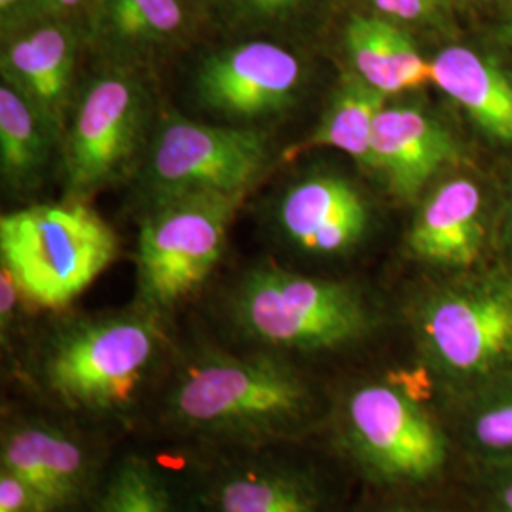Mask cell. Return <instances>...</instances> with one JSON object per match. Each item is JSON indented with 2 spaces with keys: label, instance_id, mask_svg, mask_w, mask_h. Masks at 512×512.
<instances>
[{
  "label": "cell",
  "instance_id": "cell-30",
  "mask_svg": "<svg viewBox=\"0 0 512 512\" xmlns=\"http://www.w3.org/2000/svg\"><path fill=\"white\" fill-rule=\"evenodd\" d=\"M23 4H25V0H0V19H2L4 33H6V29L8 31L14 29Z\"/></svg>",
  "mask_w": 512,
  "mask_h": 512
},
{
  "label": "cell",
  "instance_id": "cell-26",
  "mask_svg": "<svg viewBox=\"0 0 512 512\" xmlns=\"http://www.w3.org/2000/svg\"><path fill=\"white\" fill-rule=\"evenodd\" d=\"M376 8L378 16L391 19L395 23H414V25H429L440 27L444 19L437 16L423 0H370Z\"/></svg>",
  "mask_w": 512,
  "mask_h": 512
},
{
  "label": "cell",
  "instance_id": "cell-1",
  "mask_svg": "<svg viewBox=\"0 0 512 512\" xmlns=\"http://www.w3.org/2000/svg\"><path fill=\"white\" fill-rule=\"evenodd\" d=\"M317 401L289 363L270 355H211L192 363L167 397L179 429L228 440L293 437L310 427Z\"/></svg>",
  "mask_w": 512,
  "mask_h": 512
},
{
  "label": "cell",
  "instance_id": "cell-24",
  "mask_svg": "<svg viewBox=\"0 0 512 512\" xmlns=\"http://www.w3.org/2000/svg\"><path fill=\"white\" fill-rule=\"evenodd\" d=\"M476 469L480 512H512V459Z\"/></svg>",
  "mask_w": 512,
  "mask_h": 512
},
{
  "label": "cell",
  "instance_id": "cell-32",
  "mask_svg": "<svg viewBox=\"0 0 512 512\" xmlns=\"http://www.w3.org/2000/svg\"><path fill=\"white\" fill-rule=\"evenodd\" d=\"M499 38H501V42L512 52V8L509 18L505 19V23H503V27H501Z\"/></svg>",
  "mask_w": 512,
  "mask_h": 512
},
{
  "label": "cell",
  "instance_id": "cell-25",
  "mask_svg": "<svg viewBox=\"0 0 512 512\" xmlns=\"http://www.w3.org/2000/svg\"><path fill=\"white\" fill-rule=\"evenodd\" d=\"M0 512L52 511L29 482L0 467Z\"/></svg>",
  "mask_w": 512,
  "mask_h": 512
},
{
  "label": "cell",
  "instance_id": "cell-10",
  "mask_svg": "<svg viewBox=\"0 0 512 512\" xmlns=\"http://www.w3.org/2000/svg\"><path fill=\"white\" fill-rule=\"evenodd\" d=\"M304 69L287 48L255 40L207 57L194 90L205 109L251 122L289 109L302 88Z\"/></svg>",
  "mask_w": 512,
  "mask_h": 512
},
{
  "label": "cell",
  "instance_id": "cell-2",
  "mask_svg": "<svg viewBox=\"0 0 512 512\" xmlns=\"http://www.w3.org/2000/svg\"><path fill=\"white\" fill-rule=\"evenodd\" d=\"M410 323L448 404L512 368V270L456 274L420 294Z\"/></svg>",
  "mask_w": 512,
  "mask_h": 512
},
{
  "label": "cell",
  "instance_id": "cell-15",
  "mask_svg": "<svg viewBox=\"0 0 512 512\" xmlns=\"http://www.w3.org/2000/svg\"><path fill=\"white\" fill-rule=\"evenodd\" d=\"M0 467L29 482L52 512L78 501L92 476L84 446L44 421H19L4 431Z\"/></svg>",
  "mask_w": 512,
  "mask_h": 512
},
{
  "label": "cell",
  "instance_id": "cell-20",
  "mask_svg": "<svg viewBox=\"0 0 512 512\" xmlns=\"http://www.w3.org/2000/svg\"><path fill=\"white\" fill-rule=\"evenodd\" d=\"M452 435L475 467L512 459V368L450 403Z\"/></svg>",
  "mask_w": 512,
  "mask_h": 512
},
{
  "label": "cell",
  "instance_id": "cell-14",
  "mask_svg": "<svg viewBox=\"0 0 512 512\" xmlns=\"http://www.w3.org/2000/svg\"><path fill=\"white\" fill-rule=\"evenodd\" d=\"M277 222L294 247L311 255H342L365 238L370 211L348 179L317 173L287 188Z\"/></svg>",
  "mask_w": 512,
  "mask_h": 512
},
{
  "label": "cell",
  "instance_id": "cell-33",
  "mask_svg": "<svg viewBox=\"0 0 512 512\" xmlns=\"http://www.w3.org/2000/svg\"><path fill=\"white\" fill-rule=\"evenodd\" d=\"M437 16L444 19V12H446V8H448V0H423Z\"/></svg>",
  "mask_w": 512,
  "mask_h": 512
},
{
  "label": "cell",
  "instance_id": "cell-18",
  "mask_svg": "<svg viewBox=\"0 0 512 512\" xmlns=\"http://www.w3.org/2000/svg\"><path fill=\"white\" fill-rule=\"evenodd\" d=\"M211 512H325L317 478L296 465L255 461L228 469L209 494Z\"/></svg>",
  "mask_w": 512,
  "mask_h": 512
},
{
  "label": "cell",
  "instance_id": "cell-13",
  "mask_svg": "<svg viewBox=\"0 0 512 512\" xmlns=\"http://www.w3.org/2000/svg\"><path fill=\"white\" fill-rule=\"evenodd\" d=\"M78 37L65 19L35 23L2 50V82L16 88L44 118L57 141L67 133Z\"/></svg>",
  "mask_w": 512,
  "mask_h": 512
},
{
  "label": "cell",
  "instance_id": "cell-29",
  "mask_svg": "<svg viewBox=\"0 0 512 512\" xmlns=\"http://www.w3.org/2000/svg\"><path fill=\"white\" fill-rule=\"evenodd\" d=\"M501 243L512 256V183L507 190L505 198V209H503V224H501Z\"/></svg>",
  "mask_w": 512,
  "mask_h": 512
},
{
  "label": "cell",
  "instance_id": "cell-4",
  "mask_svg": "<svg viewBox=\"0 0 512 512\" xmlns=\"http://www.w3.org/2000/svg\"><path fill=\"white\" fill-rule=\"evenodd\" d=\"M116 255L114 230L84 202L35 205L0 219V260L21 296L40 308L71 304Z\"/></svg>",
  "mask_w": 512,
  "mask_h": 512
},
{
  "label": "cell",
  "instance_id": "cell-16",
  "mask_svg": "<svg viewBox=\"0 0 512 512\" xmlns=\"http://www.w3.org/2000/svg\"><path fill=\"white\" fill-rule=\"evenodd\" d=\"M431 84L452 99L490 143L512 148V71L497 57L450 44L431 61Z\"/></svg>",
  "mask_w": 512,
  "mask_h": 512
},
{
  "label": "cell",
  "instance_id": "cell-23",
  "mask_svg": "<svg viewBox=\"0 0 512 512\" xmlns=\"http://www.w3.org/2000/svg\"><path fill=\"white\" fill-rule=\"evenodd\" d=\"M93 512H177L164 478L139 456L122 459Z\"/></svg>",
  "mask_w": 512,
  "mask_h": 512
},
{
  "label": "cell",
  "instance_id": "cell-8",
  "mask_svg": "<svg viewBox=\"0 0 512 512\" xmlns=\"http://www.w3.org/2000/svg\"><path fill=\"white\" fill-rule=\"evenodd\" d=\"M147 92L124 71L101 74L76 103L65 133V196L84 202L129 171L147 128Z\"/></svg>",
  "mask_w": 512,
  "mask_h": 512
},
{
  "label": "cell",
  "instance_id": "cell-6",
  "mask_svg": "<svg viewBox=\"0 0 512 512\" xmlns=\"http://www.w3.org/2000/svg\"><path fill=\"white\" fill-rule=\"evenodd\" d=\"M150 313L80 321L61 330L44 357L48 391L73 410L118 414L133 403L158 349Z\"/></svg>",
  "mask_w": 512,
  "mask_h": 512
},
{
  "label": "cell",
  "instance_id": "cell-31",
  "mask_svg": "<svg viewBox=\"0 0 512 512\" xmlns=\"http://www.w3.org/2000/svg\"><path fill=\"white\" fill-rule=\"evenodd\" d=\"M366 512H437L433 507H427L418 501H393V503H385L380 507H374Z\"/></svg>",
  "mask_w": 512,
  "mask_h": 512
},
{
  "label": "cell",
  "instance_id": "cell-34",
  "mask_svg": "<svg viewBox=\"0 0 512 512\" xmlns=\"http://www.w3.org/2000/svg\"><path fill=\"white\" fill-rule=\"evenodd\" d=\"M478 2H486V4H509L512 8V0H478Z\"/></svg>",
  "mask_w": 512,
  "mask_h": 512
},
{
  "label": "cell",
  "instance_id": "cell-22",
  "mask_svg": "<svg viewBox=\"0 0 512 512\" xmlns=\"http://www.w3.org/2000/svg\"><path fill=\"white\" fill-rule=\"evenodd\" d=\"M57 137L35 107L8 82L0 86V171L10 188L38 183Z\"/></svg>",
  "mask_w": 512,
  "mask_h": 512
},
{
  "label": "cell",
  "instance_id": "cell-17",
  "mask_svg": "<svg viewBox=\"0 0 512 512\" xmlns=\"http://www.w3.org/2000/svg\"><path fill=\"white\" fill-rule=\"evenodd\" d=\"M344 48L353 74L385 97L431 82V61L399 23L384 16L353 14L344 31Z\"/></svg>",
  "mask_w": 512,
  "mask_h": 512
},
{
  "label": "cell",
  "instance_id": "cell-35",
  "mask_svg": "<svg viewBox=\"0 0 512 512\" xmlns=\"http://www.w3.org/2000/svg\"><path fill=\"white\" fill-rule=\"evenodd\" d=\"M202 2H205V0H202Z\"/></svg>",
  "mask_w": 512,
  "mask_h": 512
},
{
  "label": "cell",
  "instance_id": "cell-5",
  "mask_svg": "<svg viewBox=\"0 0 512 512\" xmlns=\"http://www.w3.org/2000/svg\"><path fill=\"white\" fill-rule=\"evenodd\" d=\"M232 311L241 330L272 348L330 351L366 338L376 315L357 287L256 268L239 281Z\"/></svg>",
  "mask_w": 512,
  "mask_h": 512
},
{
  "label": "cell",
  "instance_id": "cell-12",
  "mask_svg": "<svg viewBox=\"0 0 512 512\" xmlns=\"http://www.w3.org/2000/svg\"><path fill=\"white\" fill-rule=\"evenodd\" d=\"M488 241L482 186L452 177L425 194L410 226L406 247L418 262L448 274L475 270Z\"/></svg>",
  "mask_w": 512,
  "mask_h": 512
},
{
  "label": "cell",
  "instance_id": "cell-3",
  "mask_svg": "<svg viewBox=\"0 0 512 512\" xmlns=\"http://www.w3.org/2000/svg\"><path fill=\"white\" fill-rule=\"evenodd\" d=\"M336 442L368 482L420 490L446 473L452 429L404 380L353 385L336 406Z\"/></svg>",
  "mask_w": 512,
  "mask_h": 512
},
{
  "label": "cell",
  "instance_id": "cell-9",
  "mask_svg": "<svg viewBox=\"0 0 512 512\" xmlns=\"http://www.w3.org/2000/svg\"><path fill=\"white\" fill-rule=\"evenodd\" d=\"M268 160V139L260 131L173 116L154 135L145 188L152 200L186 192H247Z\"/></svg>",
  "mask_w": 512,
  "mask_h": 512
},
{
  "label": "cell",
  "instance_id": "cell-19",
  "mask_svg": "<svg viewBox=\"0 0 512 512\" xmlns=\"http://www.w3.org/2000/svg\"><path fill=\"white\" fill-rule=\"evenodd\" d=\"M184 27L181 0H92L88 37L112 59L129 61L156 52Z\"/></svg>",
  "mask_w": 512,
  "mask_h": 512
},
{
  "label": "cell",
  "instance_id": "cell-21",
  "mask_svg": "<svg viewBox=\"0 0 512 512\" xmlns=\"http://www.w3.org/2000/svg\"><path fill=\"white\" fill-rule=\"evenodd\" d=\"M385 99L355 74H346L332 93L315 131L291 154L310 148H336L372 171V137Z\"/></svg>",
  "mask_w": 512,
  "mask_h": 512
},
{
  "label": "cell",
  "instance_id": "cell-7",
  "mask_svg": "<svg viewBox=\"0 0 512 512\" xmlns=\"http://www.w3.org/2000/svg\"><path fill=\"white\" fill-rule=\"evenodd\" d=\"M243 198L245 192H186L150 202L137 243L139 298L147 311L171 310L202 287Z\"/></svg>",
  "mask_w": 512,
  "mask_h": 512
},
{
  "label": "cell",
  "instance_id": "cell-27",
  "mask_svg": "<svg viewBox=\"0 0 512 512\" xmlns=\"http://www.w3.org/2000/svg\"><path fill=\"white\" fill-rule=\"evenodd\" d=\"M92 0H25L14 29L25 23H42V21H57L67 19L80 6L90 4ZM12 29V31H14Z\"/></svg>",
  "mask_w": 512,
  "mask_h": 512
},
{
  "label": "cell",
  "instance_id": "cell-28",
  "mask_svg": "<svg viewBox=\"0 0 512 512\" xmlns=\"http://www.w3.org/2000/svg\"><path fill=\"white\" fill-rule=\"evenodd\" d=\"M304 0H234V8L243 18L274 19L300 6Z\"/></svg>",
  "mask_w": 512,
  "mask_h": 512
},
{
  "label": "cell",
  "instance_id": "cell-11",
  "mask_svg": "<svg viewBox=\"0 0 512 512\" xmlns=\"http://www.w3.org/2000/svg\"><path fill=\"white\" fill-rule=\"evenodd\" d=\"M463 162L452 129L416 103L385 105L372 137V173L401 202L418 200L425 188Z\"/></svg>",
  "mask_w": 512,
  "mask_h": 512
}]
</instances>
